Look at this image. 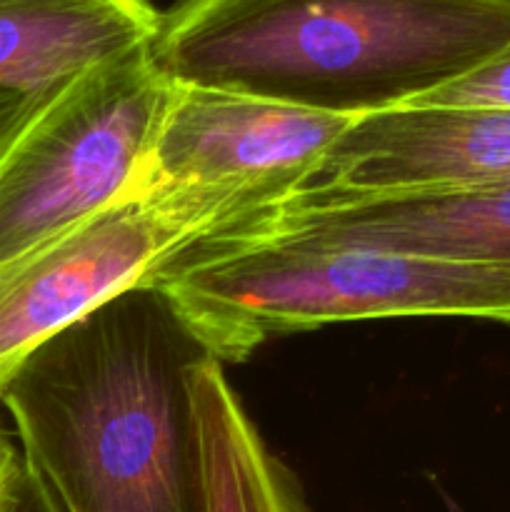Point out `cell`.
<instances>
[{
    "mask_svg": "<svg viewBox=\"0 0 510 512\" xmlns=\"http://www.w3.org/2000/svg\"><path fill=\"white\" fill-rule=\"evenodd\" d=\"M5 490V488H3ZM3 490H0V510H3Z\"/></svg>",
    "mask_w": 510,
    "mask_h": 512,
    "instance_id": "cell-15",
    "label": "cell"
},
{
    "mask_svg": "<svg viewBox=\"0 0 510 512\" xmlns=\"http://www.w3.org/2000/svg\"><path fill=\"white\" fill-rule=\"evenodd\" d=\"M410 105H453V108H510V43L503 50L453 80L445 88Z\"/></svg>",
    "mask_w": 510,
    "mask_h": 512,
    "instance_id": "cell-11",
    "label": "cell"
},
{
    "mask_svg": "<svg viewBox=\"0 0 510 512\" xmlns=\"http://www.w3.org/2000/svg\"><path fill=\"white\" fill-rule=\"evenodd\" d=\"M168 95L148 45L88 70L38 110L0 158V265L128 195Z\"/></svg>",
    "mask_w": 510,
    "mask_h": 512,
    "instance_id": "cell-4",
    "label": "cell"
},
{
    "mask_svg": "<svg viewBox=\"0 0 510 512\" xmlns=\"http://www.w3.org/2000/svg\"><path fill=\"white\" fill-rule=\"evenodd\" d=\"M263 238L510 263V183L378 198L293 195L265 213L238 243Z\"/></svg>",
    "mask_w": 510,
    "mask_h": 512,
    "instance_id": "cell-8",
    "label": "cell"
},
{
    "mask_svg": "<svg viewBox=\"0 0 510 512\" xmlns=\"http://www.w3.org/2000/svg\"><path fill=\"white\" fill-rule=\"evenodd\" d=\"M205 512H310L288 465L270 453L223 363L205 355L188 373Z\"/></svg>",
    "mask_w": 510,
    "mask_h": 512,
    "instance_id": "cell-10",
    "label": "cell"
},
{
    "mask_svg": "<svg viewBox=\"0 0 510 512\" xmlns=\"http://www.w3.org/2000/svg\"><path fill=\"white\" fill-rule=\"evenodd\" d=\"M508 43L510 0H175L150 58L170 83L363 118Z\"/></svg>",
    "mask_w": 510,
    "mask_h": 512,
    "instance_id": "cell-2",
    "label": "cell"
},
{
    "mask_svg": "<svg viewBox=\"0 0 510 512\" xmlns=\"http://www.w3.org/2000/svg\"><path fill=\"white\" fill-rule=\"evenodd\" d=\"M235 230L223 205L190 193L125 195L43 248L0 265V385L38 345L90 310Z\"/></svg>",
    "mask_w": 510,
    "mask_h": 512,
    "instance_id": "cell-5",
    "label": "cell"
},
{
    "mask_svg": "<svg viewBox=\"0 0 510 512\" xmlns=\"http://www.w3.org/2000/svg\"><path fill=\"white\" fill-rule=\"evenodd\" d=\"M158 288L115 295L0 385L63 512H205L188 373L205 358Z\"/></svg>",
    "mask_w": 510,
    "mask_h": 512,
    "instance_id": "cell-1",
    "label": "cell"
},
{
    "mask_svg": "<svg viewBox=\"0 0 510 512\" xmlns=\"http://www.w3.org/2000/svg\"><path fill=\"white\" fill-rule=\"evenodd\" d=\"M20 465H23V450H15L13 440L0 428V490L10 483Z\"/></svg>",
    "mask_w": 510,
    "mask_h": 512,
    "instance_id": "cell-14",
    "label": "cell"
},
{
    "mask_svg": "<svg viewBox=\"0 0 510 512\" xmlns=\"http://www.w3.org/2000/svg\"><path fill=\"white\" fill-rule=\"evenodd\" d=\"M353 120L278 100L170 83L128 195H203L238 220L235 235H240L305 188Z\"/></svg>",
    "mask_w": 510,
    "mask_h": 512,
    "instance_id": "cell-6",
    "label": "cell"
},
{
    "mask_svg": "<svg viewBox=\"0 0 510 512\" xmlns=\"http://www.w3.org/2000/svg\"><path fill=\"white\" fill-rule=\"evenodd\" d=\"M510 183V108L400 105L363 115L295 195L378 198Z\"/></svg>",
    "mask_w": 510,
    "mask_h": 512,
    "instance_id": "cell-7",
    "label": "cell"
},
{
    "mask_svg": "<svg viewBox=\"0 0 510 512\" xmlns=\"http://www.w3.org/2000/svg\"><path fill=\"white\" fill-rule=\"evenodd\" d=\"M150 0H0V93L45 98L108 60L148 48Z\"/></svg>",
    "mask_w": 510,
    "mask_h": 512,
    "instance_id": "cell-9",
    "label": "cell"
},
{
    "mask_svg": "<svg viewBox=\"0 0 510 512\" xmlns=\"http://www.w3.org/2000/svg\"><path fill=\"white\" fill-rule=\"evenodd\" d=\"M155 288L200 348L240 363L275 335L385 318L510 325V263L263 238L193 248Z\"/></svg>",
    "mask_w": 510,
    "mask_h": 512,
    "instance_id": "cell-3",
    "label": "cell"
},
{
    "mask_svg": "<svg viewBox=\"0 0 510 512\" xmlns=\"http://www.w3.org/2000/svg\"><path fill=\"white\" fill-rule=\"evenodd\" d=\"M0 512H63L60 510L58 500L48 490V485L40 480L28 465L23 455V465L18 473L10 478V483L3 490V510Z\"/></svg>",
    "mask_w": 510,
    "mask_h": 512,
    "instance_id": "cell-12",
    "label": "cell"
},
{
    "mask_svg": "<svg viewBox=\"0 0 510 512\" xmlns=\"http://www.w3.org/2000/svg\"><path fill=\"white\" fill-rule=\"evenodd\" d=\"M53 95H45V98H20V95L0 93V158L8 153L10 145H13L15 140H18V135L25 130V125L38 115V110L43 108Z\"/></svg>",
    "mask_w": 510,
    "mask_h": 512,
    "instance_id": "cell-13",
    "label": "cell"
}]
</instances>
